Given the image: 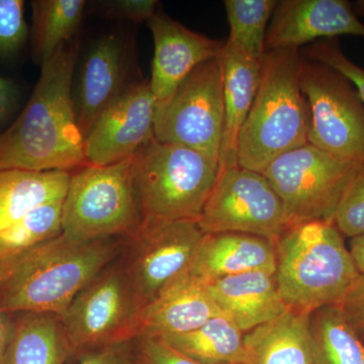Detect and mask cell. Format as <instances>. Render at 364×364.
I'll return each mask as SVG.
<instances>
[{"mask_svg":"<svg viewBox=\"0 0 364 364\" xmlns=\"http://www.w3.org/2000/svg\"><path fill=\"white\" fill-rule=\"evenodd\" d=\"M77 56L78 46L68 42L41 65L32 97L0 135V169L70 172L87 166L72 97Z\"/></svg>","mask_w":364,"mask_h":364,"instance_id":"obj_1","label":"cell"},{"mask_svg":"<svg viewBox=\"0 0 364 364\" xmlns=\"http://www.w3.org/2000/svg\"><path fill=\"white\" fill-rule=\"evenodd\" d=\"M122 240L79 241L61 233L0 263V308L11 315H63L79 291L117 259Z\"/></svg>","mask_w":364,"mask_h":364,"instance_id":"obj_2","label":"cell"},{"mask_svg":"<svg viewBox=\"0 0 364 364\" xmlns=\"http://www.w3.org/2000/svg\"><path fill=\"white\" fill-rule=\"evenodd\" d=\"M274 245L275 282L291 310L311 314L339 305L360 275L343 235L332 222L291 225Z\"/></svg>","mask_w":364,"mask_h":364,"instance_id":"obj_3","label":"cell"},{"mask_svg":"<svg viewBox=\"0 0 364 364\" xmlns=\"http://www.w3.org/2000/svg\"><path fill=\"white\" fill-rule=\"evenodd\" d=\"M299 50L268 51L239 136L238 165L262 173L284 153L309 143L310 109L301 86Z\"/></svg>","mask_w":364,"mask_h":364,"instance_id":"obj_4","label":"cell"},{"mask_svg":"<svg viewBox=\"0 0 364 364\" xmlns=\"http://www.w3.org/2000/svg\"><path fill=\"white\" fill-rule=\"evenodd\" d=\"M220 170L202 152L151 139L132 156L143 222L198 221Z\"/></svg>","mask_w":364,"mask_h":364,"instance_id":"obj_5","label":"cell"},{"mask_svg":"<svg viewBox=\"0 0 364 364\" xmlns=\"http://www.w3.org/2000/svg\"><path fill=\"white\" fill-rule=\"evenodd\" d=\"M143 224L132 157L71 174L62 207V233L79 241L126 239Z\"/></svg>","mask_w":364,"mask_h":364,"instance_id":"obj_6","label":"cell"},{"mask_svg":"<svg viewBox=\"0 0 364 364\" xmlns=\"http://www.w3.org/2000/svg\"><path fill=\"white\" fill-rule=\"evenodd\" d=\"M358 165L308 143L275 158L262 174L284 203L289 227L314 220L333 223L342 193Z\"/></svg>","mask_w":364,"mask_h":364,"instance_id":"obj_7","label":"cell"},{"mask_svg":"<svg viewBox=\"0 0 364 364\" xmlns=\"http://www.w3.org/2000/svg\"><path fill=\"white\" fill-rule=\"evenodd\" d=\"M301 86L310 109L309 143L344 161L364 163V104L331 67L303 59Z\"/></svg>","mask_w":364,"mask_h":364,"instance_id":"obj_8","label":"cell"},{"mask_svg":"<svg viewBox=\"0 0 364 364\" xmlns=\"http://www.w3.org/2000/svg\"><path fill=\"white\" fill-rule=\"evenodd\" d=\"M205 233L198 221H144L124 239L119 262L143 309L191 273Z\"/></svg>","mask_w":364,"mask_h":364,"instance_id":"obj_9","label":"cell"},{"mask_svg":"<svg viewBox=\"0 0 364 364\" xmlns=\"http://www.w3.org/2000/svg\"><path fill=\"white\" fill-rule=\"evenodd\" d=\"M223 129V76L218 56L196 67L166 102L156 105L154 136L219 161Z\"/></svg>","mask_w":364,"mask_h":364,"instance_id":"obj_10","label":"cell"},{"mask_svg":"<svg viewBox=\"0 0 364 364\" xmlns=\"http://www.w3.org/2000/svg\"><path fill=\"white\" fill-rule=\"evenodd\" d=\"M142 310L116 259L79 291L60 317L72 348H90L136 339Z\"/></svg>","mask_w":364,"mask_h":364,"instance_id":"obj_11","label":"cell"},{"mask_svg":"<svg viewBox=\"0 0 364 364\" xmlns=\"http://www.w3.org/2000/svg\"><path fill=\"white\" fill-rule=\"evenodd\" d=\"M198 225L203 233H244L275 241L289 227L286 210L272 184L244 167L220 172Z\"/></svg>","mask_w":364,"mask_h":364,"instance_id":"obj_12","label":"cell"},{"mask_svg":"<svg viewBox=\"0 0 364 364\" xmlns=\"http://www.w3.org/2000/svg\"><path fill=\"white\" fill-rule=\"evenodd\" d=\"M155 111L149 80L127 85L85 136L87 165L107 166L133 156L154 138Z\"/></svg>","mask_w":364,"mask_h":364,"instance_id":"obj_13","label":"cell"},{"mask_svg":"<svg viewBox=\"0 0 364 364\" xmlns=\"http://www.w3.org/2000/svg\"><path fill=\"white\" fill-rule=\"evenodd\" d=\"M342 35L364 38V23L346 0L277 1L268 26L265 51L299 50L318 39Z\"/></svg>","mask_w":364,"mask_h":364,"instance_id":"obj_14","label":"cell"},{"mask_svg":"<svg viewBox=\"0 0 364 364\" xmlns=\"http://www.w3.org/2000/svg\"><path fill=\"white\" fill-rule=\"evenodd\" d=\"M147 23L154 42L149 83L157 105L166 102L196 67L217 58L225 42L193 32L161 11Z\"/></svg>","mask_w":364,"mask_h":364,"instance_id":"obj_15","label":"cell"},{"mask_svg":"<svg viewBox=\"0 0 364 364\" xmlns=\"http://www.w3.org/2000/svg\"><path fill=\"white\" fill-rule=\"evenodd\" d=\"M127 61V45L116 33L100 38L86 54L74 98L85 139L98 117L126 88Z\"/></svg>","mask_w":364,"mask_h":364,"instance_id":"obj_16","label":"cell"},{"mask_svg":"<svg viewBox=\"0 0 364 364\" xmlns=\"http://www.w3.org/2000/svg\"><path fill=\"white\" fill-rule=\"evenodd\" d=\"M220 315L205 282L189 273L143 309L138 337L161 338L193 331Z\"/></svg>","mask_w":364,"mask_h":364,"instance_id":"obj_17","label":"cell"},{"mask_svg":"<svg viewBox=\"0 0 364 364\" xmlns=\"http://www.w3.org/2000/svg\"><path fill=\"white\" fill-rule=\"evenodd\" d=\"M205 284L210 298L223 315L243 333L267 324L289 310L272 273H241Z\"/></svg>","mask_w":364,"mask_h":364,"instance_id":"obj_18","label":"cell"},{"mask_svg":"<svg viewBox=\"0 0 364 364\" xmlns=\"http://www.w3.org/2000/svg\"><path fill=\"white\" fill-rule=\"evenodd\" d=\"M223 76L224 129L220 148V172L238 166L239 136L260 82L261 61L226 41L219 55Z\"/></svg>","mask_w":364,"mask_h":364,"instance_id":"obj_19","label":"cell"},{"mask_svg":"<svg viewBox=\"0 0 364 364\" xmlns=\"http://www.w3.org/2000/svg\"><path fill=\"white\" fill-rule=\"evenodd\" d=\"M250 272H275L274 241L244 233L205 234L191 273L208 282Z\"/></svg>","mask_w":364,"mask_h":364,"instance_id":"obj_20","label":"cell"},{"mask_svg":"<svg viewBox=\"0 0 364 364\" xmlns=\"http://www.w3.org/2000/svg\"><path fill=\"white\" fill-rule=\"evenodd\" d=\"M309 316L289 309L280 317L245 333L242 364H313Z\"/></svg>","mask_w":364,"mask_h":364,"instance_id":"obj_21","label":"cell"},{"mask_svg":"<svg viewBox=\"0 0 364 364\" xmlns=\"http://www.w3.org/2000/svg\"><path fill=\"white\" fill-rule=\"evenodd\" d=\"M72 350L60 316L14 314L13 333L4 364H64Z\"/></svg>","mask_w":364,"mask_h":364,"instance_id":"obj_22","label":"cell"},{"mask_svg":"<svg viewBox=\"0 0 364 364\" xmlns=\"http://www.w3.org/2000/svg\"><path fill=\"white\" fill-rule=\"evenodd\" d=\"M70 177L59 170L0 169V231L33 208L64 200Z\"/></svg>","mask_w":364,"mask_h":364,"instance_id":"obj_23","label":"cell"},{"mask_svg":"<svg viewBox=\"0 0 364 364\" xmlns=\"http://www.w3.org/2000/svg\"><path fill=\"white\" fill-rule=\"evenodd\" d=\"M244 334L220 315L193 331L161 337L172 349L200 364H242L245 358Z\"/></svg>","mask_w":364,"mask_h":364,"instance_id":"obj_24","label":"cell"},{"mask_svg":"<svg viewBox=\"0 0 364 364\" xmlns=\"http://www.w3.org/2000/svg\"><path fill=\"white\" fill-rule=\"evenodd\" d=\"M313 364H364V342L339 305L323 306L309 316Z\"/></svg>","mask_w":364,"mask_h":364,"instance_id":"obj_25","label":"cell"},{"mask_svg":"<svg viewBox=\"0 0 364 364\" xmlns=\"http://www.w3.org/2000/svg\"><path fill=\"white\" fill-rule=\"evenodd\" d=\"M85 0H33L30 31L33 58L42 65L70 42L82 21Z\"/></svg>","mask_w":364,"mask_h":364,"instance_id":"obj_26","label":"cell"},{"mask_svg":"<svg viewBox=\"0 0 364 364\" xmlns=\"http://www.w3.org/2000/svg\"><path fill=\"white\" fill-rule=\"evenodd\" d=\"M277 0H226L224 1L230 36L227 41L257 61L267 54L265 41Z\"/></svg>","mask_w":364,"mask_h":364,"instance_id":"obj_27","label":"cell"},{"mask_svg":"<svg viewBox=\"0 0 364 364\" xmlns=\"http://www.w3.org/2000/svg\"><path fill=\"white\" fill-rule=\"evenodd\" d=\"M63 200L33 208L13 225L0 231V263L30 250L62 233Z\"/></svg>","mask_w":364,"mask_h":364,"instance_id":"obj_28","label":"cell"},{"mask_svg":"<svg viewBox=\"0 0 364 364\" xmlns=\"http://www.w3.org/2000/svg\"><path fill=\"white\" fill-rule=\"evenodd\" d=\"M333 224L340 233L350 239L364 234V163L356 167L345 188Z\"/></svg>","mask_w":364,"mask_h":364,"instance_id":"obj_29","label":"cell"},{"mask_svg":"<svg viewBox=\"0 0 364 364\" xmlns=\"http://www.w3.org/2000/svg\"><path fill=\"white\" fill-rule=\"evenodd\" d=\"M30 36L23 0H0V59L14 58Z\"/></svg>","mask_w":364,"mask_h":364,"instance_id":"obj_30","label":"cell"},{"mask_svg":"<svg viewBox=\"0 0 364 364\" xmlns=\"http://www.w3.org/2000/svg\"><path fill=\"white\" fill-rule=\"evenodd\" d=\"M308 59L331 67L349 79L364 104V69L345 56L336 41L321 40L306 50Z\"/></svg>","mask_w":364,"mask_h":364,"instance_id":"obj_31","label":"cell"},{"mask_svg":"<svg viewBox=\"0 0 364 364\" xmlns=\"http://www.w3.org/2000/svg\"><path fill=\"white\" fill-rule=\"evenodd\" d=\"M64 364H136L135 339L73 349Z\"/></svg>","mask_w":364,"mask_h":364,"instance_id":"obj_32","label":"cell"},{"mask_svg":"<svg viewBox=\"0 0 364 364\" xmlns=\"http://www.w3.org/2000/svg\"><path fill=\"white\" fill-rule=\"evenodd\" d=\"M136 364H200L172 349L161 339L138 337L135 339Z\"/></svg>","mask_w":364,"mask_h":364,"instance_id":"obj_33","label":"cell"},{"mask_svg":"<svg viewBox=\"0 0 364 364\" xmlns=\"http://www.w3.org/2000/svg\"><path fill=\"white\" fill-rule=\"evenodd\" d=\"M345 320L364 342V273L339 304Z\"/></svg>","mask_w":364,"mask_h":364,"instance_id":"obj_34","label":"cell"},{"mask_svg":"<svg viewBox=\"0 0 364 364\" xmlns=\"http://www.w3.org/2000/svg\"><path fill=\"white\" fill-rule=\"evenodd\" d=\"M156 0H114L104 2L105 11L117 18L136 21H148L157 13Z\"/></svg>","mask_w":364,"mask_h":364,"instance_id":"obj_35","label":"cell"},{"mask_svg":"<svg viewBox=\"0 0 364 364\" xmlns=\"http://www.w3.org/2000/svg\"><path fill=\"white\" fill-rule=\"evenodd\" d=\"M18 104V87L13 81L0 75V124L14 114Z\"/></svg>","mask_w":364,"mask_h":364,"instance_id":"obj_36","label":"cell"},{"mask_svg":"<svg viewBox=\"0 0 364 364\" xmlns=\"http://www.w3.org/2000/svg\"><path fill=\"white\" fill-rule=\"evenodd\" d=\"M13 333V315L0 308V364L6 360Z\"/></svg>","mask_w":364,"mask_h":364,"instance_id":"obj_37","label":"cell"},{"mask_svg":"<svg viewBox=\"0 0 364 364\" xmlns=\"http://www.w3.org/2000/svg\"><path fill=\"white\" fill-rule=\"evenodd\" d=\"M349 251L359 273H364V234L350 239Z\"/></svg>","mask_w":364,"mask_h":364,"instance_id":"obj_38","label":"cell"},{"mask_svg":"<svg viewBox=\"0 0 364 364\" xmlns=\"http://www.w3.org/2000/svg\"><path fill=\"white\" fill-rule=\"evenodd\" d=\"M352 7H353V11L356 16H364V0L356 1L355 4H353Z\"/></svg>","mask_w":364,"mask_h":364,"instance_id":"obj_39","label":"cell"}]
</instances>
